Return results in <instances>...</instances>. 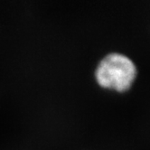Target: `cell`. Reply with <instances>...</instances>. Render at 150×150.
I'll return each instance as SVG.
<instances>
[{
	"instance_id": "obj_1",
	"label": "cell",
	"mask_w": 150,
	"mask_h": 150,
	"mask_svg": "<svg viewBox=\"0 0 150 150\" xmlns=\"http://www.w3.org/2000/svg\"><path fill=\"white\" fill-rule=\"evenodd\" d=\"M137 68L134 61L120 52H109L96 63L93 78L98 87L115 92H126L134 84Z\"/></svg>"
}]
</instances>
